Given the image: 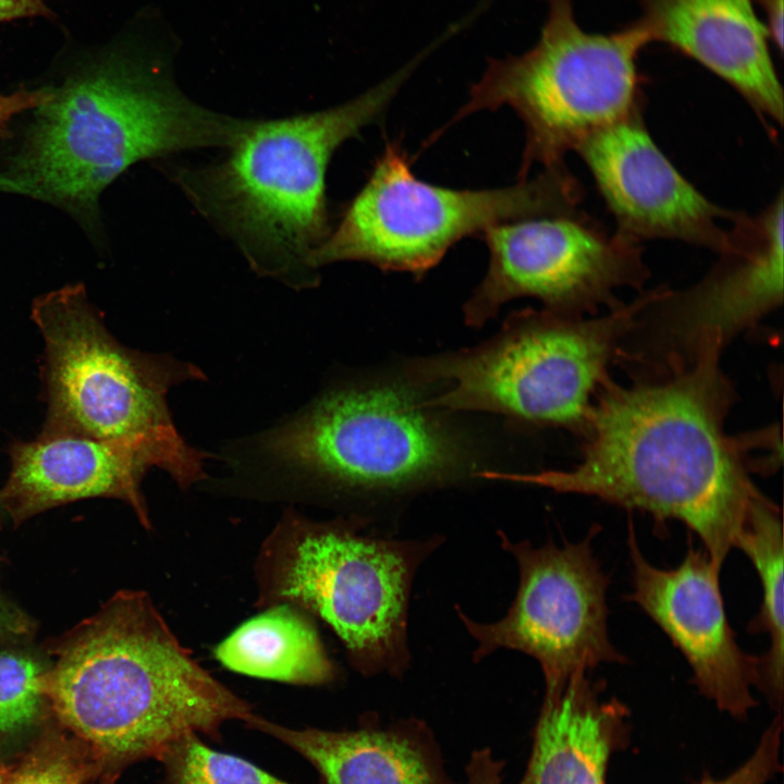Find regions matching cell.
I'll use <instances>...</instances> for the list:
<instances>
[{
	"instance_id": "6da1fadb",
	"label": "cell",
	"mask_w": 784,
	"mask_h": 784,
	"mask_svg": "<svg viewBox=\"0 0 784 784\" xmlns=\"http://www.w3.org/2000/svg\"><path fill=\"white\" fill-rule=\"evenodd\" d=\"M721 343L705 342L698 364L664 383L615 389L591 413V437L573 469L488 473L487 478L591 495L677 519L721 571L760 493L723 432L726 390Z\"/></svg>"
},
{
	"instance_id": "7a4b0ae2",
	"label": "cell",
	"mask_w": 784,
	"mask_h": 784,
	"mask_svg": "<svg viewBox=\"0 0 784 784\" xmlns=\"http://www.w3.org/2000/svg\"><path fill=\"white\" fill-rule=\"evenodd\" d=\"M53 654L42 697L95 752L111 784L186 735L220 740L224 723L254 714L193 658L142 591L115 593L64 635Z\"/></svg>"
},
{
	"instance_id": "3957f363",
	"label": "cell",
	"mask_w": 784,
	"mask_h": 784,
	"mask_svg": "<svg viewBox=\"0 0 784 784\" xmlns=\"http://www.w3.org/2000/svg\"><path fill=\"white\" fill-rule=\"evenodd\" d=\"M253 121L191 100L167 58L112 54L52 87L23 144L0 169V192L93 218L101 192L135 162L231 148Z\"/></svg>"
},
{
	"instance_id": "277c9868",
	"label": "cell",
	"mask_w": 784,
	"mask_h": 784,
	"mask_svg": "<svg viewBox=\"0 0 784 784\" xmlns=\"http://www.w3.org/2000/svg\"><path fill=\"white\" fill-rule=\"evenodd\" d=\"M421 60L335 107L254 120L228 157L204 167H172L174 183L225 234L260 275L294 287L318 280L310 265L329 235L326 172L333 152L379 120Z\"/></svg>"
},
{
	"instance_id": "5b68a950",
	"label": "cell",
	"mask_w": 784,
	"mask_h": 784,
	"mask_svg": "<svg viewBox=\"0 0 784 784\" xmlns=\"http://www.w3.org/2000/svg\"><path fill=\"white\" fill-rule=\"evenodd\" d=\"M30 315L44 342L42 432L120 445L148 468L166 471L181 489L205 478L209 455L183 439L167 403L170 389L201 379L200 369L122 345L81 283L36 297Z\"/></svg>"
},
{
	"instance_id": "8992f818",
	"label": "cell",
	"mask_w": 784,
	"mask_h": 784,
	"mask_svg": "<svg viewBox=\"0 0 784 784\" xmlns=\"http://www.w3.org/2000/svg\"><path fill=\"white\" fill-rule=\"evenodd\" d=\"M414 383L330 389L256 437L255 462L310 485L394 490L470 469L468 443L425 404Z\"/></svg>"
},
{
	"instance_id": "52a82bcc",
	"label": "cell",
	"mask_w": 784,
	"mask_h": 784,
	"mask_svg": "<svg viewBox=\"0 0 784 784\" xmlns=\"http://www.w3.org/2000/svg\"><path fill=\"white\" fill-rule=\"evenodd\" d=\"M427 543L373 538L343 520L286 512L264 542L258 604H293L326 622L364 674L399 673L408 660L414 572Z\"/></svg>"
},
{
	"instance_id": "ba28073f",
	"label": "cell",
	"mask_w": 784,
	"mask_h": 784,
	"mask_svg": "<svg viewBox=\"0 0 784 784\" xmlns=\"http://www.w3.org/2000/svg\"><path fill=\"white\" fill-rule=\"evenodd\" d=\"M649 42L639 21L610 34L588 33L576 22L572 0H549L536 46L491 59L452 121L511 107L526 131L518 181L534 164L563 166L591 134L639 109L637 62Z\"/></svg>"
},
{
	"instance_id": "9c48e42d",
	"label": "cell",
	"mask_w": 784,
	"mask_h": 784,
	"mask_svg": "<svg viewBox=\"0 0 784 784\" xmlns=\"http://www.w3.org/2000/svg\"><path fill=\"white\" fill-rule=\"evenodd\" d=\"M581 198L565 166L500 188L432 185L414 175L406 152L391 142L310 265L317 271L335 261H364L420 278L464 237L504 222L574 213Z\"/></svg>"
},
{
	"instance_id": "30bf717a",
	"label": "cell",
	"mask_w": 784,
	"mask_h": 784,
	"mask_svg": "<svg viewBox=\"0 0 784 784\" xmlns=\"http://www.w3.org/2000/svg\"><path fill=\"white\" fill-rule=\"evenodd\" d=\"M627 309L587 322L528 309L476 347L420 358L407 368L415 383H438L431 408L502 414L537 425H572L587 413Z\"/></svg>"
},
{
	"instance_id": "8fae6325",
	"label": "cell",
	"mask_w": 784,
	"mask_h": 784,
	"mask_svg": "<svg viewBox=\"0 0 784 784\" xmlns=\"http://www.w3.org/2000/svg\"><path fill=\"white\" fill-rule=\"evenodd\" d=\"M598 530L593 526L585 539L561 547L513 543L500 534L502 547L517 561L519 585L500 621L478 623L458 612L477 642L476 661L500 648L532 657L544 676V698L558 696L573 676L599 664L626 663L608 632L610 580L591 548Z\"/></svg>"
},
{
	"instance_id": "7c38bea8",
	"label": "cell",
	"mask_w": 784,
	"mask_h": 784,
	"mask_svg": "<svg viewBox=\"0 0 784 784\" xmlns=\"http://www.w3.org/2000/svg\"><path fill=\"white\" fill-rule=\"evenodd\" d=\"M487 273L464 304L465 322L480 327L517 297H536L558 314L609 301L617 287L646 278L640 242L609 234L583 212L534 217L488 226Z\"/></svg>"
},
{
	"instance_id": "4fadbf2b",
	"label": "cell",
	"mask_w": 784,
	"mask_h": 784,
	"mask_svg": "<svg viewBox=\"0 0 784 784\" xmlns=\"http://www.w3.org/2000/svg\"><path fill=\"white\" fill-rule=\"evenodd\" d=\"M636 603L670 638L693 672L697 689L724 712L742 719L756 705L759 657L737 644L722 598L720 569L706 550L689 546L673 568L652 565L641 552L632 524L627 536Z\"/></svg>"
},
{
	"instance_id": "5bb4252c",
	"label": "cell",
	"mask_w": 784,
	"mask_h": 784,
	"mask_svg": "<svg viewBox=\"0 0 784 784\" xmlns=\"http://www.w3.org/2000/svg\"><path fill=\"white\" fill-rule=\"evenodd\" d=\"M589 168L617 230L639 242L678 240L719 253L734 211L698 192L650 137L639 109L587 137L576 149Z\"/></svg>"
},
{
	"instance_id": "9a60e30c",
	"label": "cell",
	"mask_w": 784,
	"mask_h": 784,
	"mask_svg": "<svg viewBox=\"0 0 784 784\" xmlns=\"http://www.w3.org/2000/svg\"><path fill=\"white\" fill-rule=\"evenodd\" d=\"M650 41L669 45L728 83L781 124L783 90L755 0H637Z\"/></svg>"
},
{
	"instance_id": "2e32d148",
	"label": "cell",
	"mask_w": 784,
	"mask_h": 784,
	"mask_svg": "<svg viewBox=\"0 0 784 784\" xmlns=\"http://www.w3.org/2000/svg\"><path fill=\"white\" fill-rule=\"evenodd\" d=\"M9 477L0 489V511L15 525L49 509L89 498H112L132 507L151 528L140 482L149 469L133 452L71 432H40L9 450Z\"/></svg>"
},
{
	"instance_id": "e0dca14e",
	"label": "cell",
	"mask_w": 784,
	"mask_h": 784,
	"mask_svg": "<svg viewBox=\"0 0 784 784\" xmlns=\"http://www.w3.org/2000/svg\"><path fill=\"white\" fill-rule=\"evenodd\" d=\"M721 257L695 287L674 295L679 330L699 344L754 322L783 298V193L761 212H735Z\"/></svg>"
},
{
	"instance_id": "ac0fdd59",
	"label": "cell",
	"mask_w": 784,
	"mask_h": 784,
	"mask_svg": "<svg viewBox=\"0 0 784 784\" xmlns=\"http://www.w3.org/2000/svg\"><path fill=\"white\" fill-rule=\"evenodd\" d=\"M602 690L580 673L544 698L520 784H604L609 760L625 747L629 731L626 706L603 699Z\"/></svg>"
},
{
	"instance_id": "d6986e66",
	"label": "cell",
	"mask_w": 784,
	"mask_h": 784,
	"mask_svg": "<svg viewBox=\"0 0 784 784\" xmlns=\"http://www.w3.org/2000/svg\"><path fill=\"white\" fill-rule=\"evenodd\" d=\"M245 723L310 762L320 784H443L431 752L406 731L291 728L255 713Z\"/></svg>"
},
{
	"instance_id": "ffe728a7",
	"label": "cell",
	"mask_w": 784,
	"mask_h": 784,
	"mask_svg": "<svg viewBox=\"0 0 784 784\" xmlns=\"http://www.w3.org/2000/svg\"><path fill=\"white\" fill-rule=\"evenodd\" d=\"M226 669L295 685H322L334 677L311 615L278 603L249 618L215 648Z\"/></svg>"
},
{
	"instance_id": "44dd1931",
	"label": "cell",
	"mask_w": 784,
	"mask_h": 784,
	"mask_svg": "<svg viewBox=\"0 0 784 784\" xmlns=\"http://www.w3.org/2000/svg\"><path fill=\"white\" fill-rule=\"evenodd\" d=\"M740 549L755 567L761 585V604L749 622L751 634H767L770 646L759 657L758 688L773 709L780 710L783 700V528L780 513L765 498L756 499L737 538Z\"/></svg>"
},
{
	"instance_id": "7402d4cb",
	"label": "cell",
	"mask_w": 784,
	"mask_h": 784,
	"mask_svg": "<svg viewBox=\"0 0 784 784\" xmlns=\"http://www.w3.org/2000/svg\"><path fill=\"white\" fill-rule=\"evenodd\" d=\"M3 784H111L95 752L74 736L51 731L29 748Z\"/></svg>"
},
{
	"instance_id": "603a6c76",
	"label": "cell",
	"mask_w": 784,
	"mask_h": 784,
	"mask_svg": "<svg viewBox=\"0 0 784 784\" xmlns=\"http://www.w3.org/2000/svg\"><path fill=\"white\" fill-rule=\"evenodd\" d=\"M162 784H291L254 763L207 746L199 735H186L171 744L158 760Z\"/></svg>"
},
{
	"instance_id": "cb8c5ba5",
	"label": "cell",
	"mask_w": 784,
	"mask_h": 784,
	"mask_svg": "<svg viewBox=\"0 0 784 784\" xmlns=\"http://www.w3.org/2000/svg\"><path fill=\"white\" fill-rule=\"evenodd\" d=\"M42 671L23 656L0 653V733L29 725L44 700Z\"/></svg>"
},
{
	"instance_id": "d4e9b609",
	"label": "cell",
	"mask_w": 784,
	"mask_h": 784,
	"mask_svg": "<svg viewBox=\"0 0 784 784\" xmlns=\"http://www.w3.org/2000/svg\"><path fill=\"white\" fill-rule=\"evenodd\" d=\"M782 715L777 713L751 757L728 776L714 780L705 775L699 784H765L779 770Z\"/></svg>"
},
{
	"instance_id": "484cf974",
	"label": "cell",
	"mask_w": 784,
	"mask_h": 784,
	"mask_svg": "<svg viewBox=\"0 0 784 784\" xmlns=\"http://www.w3.org/2000/svg\"><path fill=\"white\" fill-rule=\"evenodd\" d=\"M52 96V87L34 90H19L10 95L0 94V136L7 133L11 120L30 109H37Z\"/></svg>"
},
{
	"instance_id": "4316f807",
	"label": "cell",
	"mask_w": 784,
	"mask_h": 784,
	"mask_svg": "<svg viewBox=\"0 0 784 784\" xmlns=\"http://www.w3.org/2000/svg\"><path fill=\"white\" fill-rule=\"evenodd\" d=\"M466 784H503L501 765L488 749L474 752L467 767Z\"/></svg>"
},
{
	"instance_id": "83f0119b",
	"label": "cell",
	"mask_w": 784,
	"mask_h": 784,
	"mask_svg": "<svg viewBox=\"0 0 784 784\" xmlns=\"http://www.w3.org/2000/svg\"><path fill=\"white\" fill-rule=\"evenodd\" d=\"M37 16H52L46 0H0V23Z\"/></svg>"
},
{
	"instance_id": "f1b7e54d",
	"label": "cell",
	"mask_w": 784,
	"mask_h": 784,
	"mask_svg": "<svg viewBox=\"0 0 784 784\" xmlns=\"http://www.w3.org/2000/svg\"><path fill=\"white\" fill-rule=\"evenodd\" d=\"M755 4L764 13V23L771 41L781 52L783 48V0H755Z\"/></svg>"
},
{
	"instance_id": "f546056e",
	"label": "cell",
	"mask_w": 784,
	"mask_h": 784,
	"mask_svg": "<svg viewBox=\"0 0 784 784\" xmlns=\"http://www.w3.org/2000/svg\"><path fill=\"white\" fill-rule=\"evenodd\" d=\"M4 627H15V625L13 624L12 618L7 615L5 611L0 605V630Z\"/></svg>"
},
{
	"instance_id": "4dcf8cb0",
	"label": "cell",
	"mask_w": 784,
	"mask_h": 784,
	"mask_svg": "<svg viewBox=\"0 0 784 784\" xmlns=\"http://www.w3.org/2000/svg\"><path fill=\"white\" fill-rule=\"evenodd\" d=\"M4 775H5V773H4V771L2 770V768L0 767V784H3Z\"/></svg>"
}]
</instances>
